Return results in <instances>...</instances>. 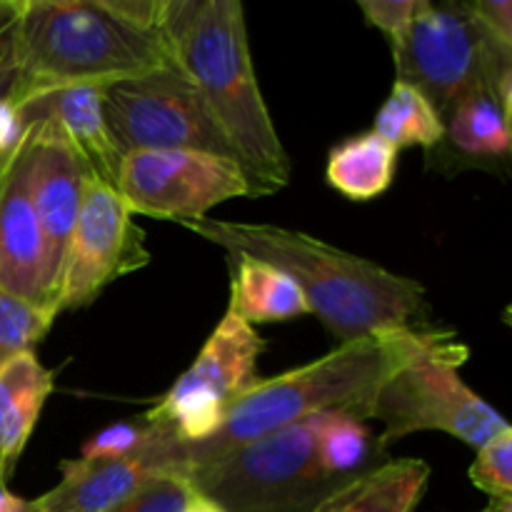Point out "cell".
Listing matches in <instances>:
<instances>
[{
    "instance_id": "cell-23",
    "label": "cell",
    "mask_w": 512,
    "mask_h": 512,
    "mask_svg": "<svg viewBox=\"0 0 512 512\" xmlns=\"http://www.w3.org/2000/svg\"><path fill=\"white\" fill-rule=\"evenodd\" d=\"M55 320V308L25 303L0 290V368L18 355L33 353Z\"/></svg>"
},
{
    "instance_id": "cell-9",
    "label": "cell",
    "mask_w": 512,
    "mask_h": 512,
    "mask_svg": "<svg viewBox=\"0 0 512 512\" xmlns=\"http://www.w3.org/2000/svg\"><path fill=\"white\" fill-rule=\"evenodd\" d=\"M263 353L265 340L258 330L228 308L193 365L140 418L180 445L205 443L218 433L235 400L258 380Z\"/></svg>"
},
{
    "instance_id": "cell-31",
    "label": "cell",
    "mask_w": 512,
    "mask_h": 512,
    "mask_svg": "<svg viewBox=\"0 0 512 512\" xmlns=\"http://www.w3.org/2000/svg\"><path fill=\"white\" fill-rule=\"evenodd\" d=\"M25 505H28V500L18 498L5 485H0V512H25Z\"/></svg>"
},
{
    "instance_id": "cell-21",
    "label": "cell",
    "mask_w": 512,
    "mask_h": 512,
    "mask_svg": "<svg viewBox=\"0 0 512 512\" xmlns=\"http://www.w3.org/2000/svg\"><path fill=\"white\" fill-rule=\"evenodd\" d=\"M385 450L363 418L345 410L323 413L318 430V463L335 483H350L385 463Z\"/></svg>"
},
{
    "instance_id": "cell-19",
    "label": "cell",
    "mask_w": 512,
    "mask_h": 512,
    "mask_svg": "<svg viewBox=\"0 0 512 512\" xmlns=\"http://www.w3.org/2000/svg\"><path fill=\"white\" fill-rule=\"evenodd\" d=\"M398 170V150L383 138L368 133L340 140L328 153L325 180L353 203H368L388 193Z\"/></svg>"
},
{
    "instance_id": "cell-8",
    "label": "cell",
    "mask_w": 512,
    "mask_h": 512,
    "mask_svg": "<svg viewBox=\"0 0 512 512\" xmlns=\"http://www.w3.org/2000/svg\"><path fill=\"white\" fill-rule=\"evenodd\" d=\"M103 115L120 155L130 150H200L238 160L200 90L178 65L105 85Z\"/></svg>"
},
{
    "instance_id": "cell-3",
    "label": "cell",
    "mask_w": 512,
    "mask_h": 512,
    "mask_svg": "<svg viewBox=\"0 0 512 512\" xmlns=\"http://www.w3.org/2000/svg\"><path fill=\"white\" fill-rule=\"evenodd\" d=\"M163 38L233 145L255 198L290 183V158L268 113L240 0H168Z\"/></svg>"
},
{
    "instance_id": "cell-25",
    "label": "cell",
    "mask_w": 512,
    "mask_h": 512,
    "mask_svg": "<svg viewBox=\"0 0 512 512\" xmlns=\"http://www.w3.org/2000/svg\"><path fill=\"white\" fill-rule=\"evenodd\" d=\"M158 430L153 425L145 423L143 418L133 420V423H118L110 428L95 433L88 443L83 445L80 458L85 460H120L135 455L143 450L150 440L155 438Z\"/></svg>"
},
{
    "instance_id": "cell-33",
    "label": "cell",
    "mask_w": 512,
    "mask_h": 512,
    "mask_svg": "<svg viewBox=\"0 0 512 512\" xmlns=\"http://www.w3.org/2000/svg\"><path fill=\"white\" fill-rule=\"evenodd\" d=\"M25 512H40L38 505L33 503V500H28V505H25Z\"/></svg>"
},
{
    "instance_id": "cell-12",
    "label": "cell",
    "mask_w": 512,
    "mask_h": 512,
    "mask_svg": "<svg viewBox=\"0 0 512 512\" xmlns=\"http://www.w3.org/2000/svg\"><path fill=\"white\" fill-rule=\"evenodd\" d=\"M25 115L30 120L28 138L23 145L25 188L43 233L48 263L55 278V293H58L65 248L78 218L80 190L90 173L85 170L83 160L65 143L58 128L28 100H25Z\"/></svg>"
},
{
    "instance_id": "cell-32",
    "label": "cell",
    "mask_w": 512,
    "mask_h": 512,
    "mask_svg": "<svg viewBox=\"0 0 512 512\" xmlns=\"http://www.w3.org/2000/svg\"><path fill=\"white\" fill-rule=\"evenodd\" d=\"M480 512H512V500H498L490 498L488 505H485Z\"/></svg>"
},
{
    "instance_id": "cell-14",
    "label": "cell",
    "mask_w": 512,
    "mask_h": 512,
    "mask_svg": "<svg viewBox=\"0 0 512 512\" xmlns=\"http://www.w3.org/2000/svg\"><path fill=\"white\" fill-rule=\"evenodd\" d=\"M23 145L0 173V290L25 303L55 308V278L25 188Z\"/></svg>"
},
{
    "instance_id": "cell-7",
    "label": "cell",
    "mask_w": 512,
    "mask_h": 512,
    "mask_svg": "<svg viewBox=\"0 0 512 512\" xmlns=\"http://www.w3.org/2000/svg\"><path fill=\"white\" fill-rule=\"evenodd\" d=\"M465 358L468 348L453 335L380 385L368 415V420L383 425L380 448L388 450L413 433L438 430L478 450L510 428L508 420L460 378Z\"/></svg>"
},
{
    "instance_id": "cell-16",
    "label": "cell",
    "mask_w": 512,
    "mask_h": 512,
    "mask_svg": "<svg viewBox=\"0 0 512 512\" xmlns=\"http://www.w3.org/2000/svg\"><path fill=\"white\" fill-rule=\"evenodd\" d=\"M53 388V373L35 353L18 355L0 368V485L15 473Z\"/></svg>"
},
{
    "instance_id": "cell-1",
    "label": "cell",
    "mask_w": 512,
    "mask_h": 512,
    "mask_svg": "<svg viewBox=\"0 0 512 512\" xmlns=\"http://www.w3.org/2000/svg\"><path fill=\"white\" fill-rule=\"evenodd\" d=\"M183 228L223 248L230 258L248 255L285 270L338 345L378 330L428 325V300L418 280L390 273L308 233L213 218L190 220Z\"/></svg>"
},
{
    "instance_id": "cell-18",
    "label": "cell",
    "mask_w": 512,
    "mask_h": 512,
    "mask_svg": "<svg viewBox=\"0 0 512 512\" xmlns=\"http://www.w3.org/2000/svg\"><path fill=\"white\" fill-rule=\"evenodd\" d=\"M230 265L233 273L228 308L248 325L255 328L263 323H285L310 315L303 290L285 270L248 255H233Z\"/></svg>"
},
{
    "instance_id": "cell-5",
    "label": "cell",
    "mask_w": 512,
    "mask_h": 512,
    "mask_svg": "<svg viewBox=\"0 0 512 512\" xmlns=\"http://www.w3.org/2000/svg\"><path fill=\"white\" fill-rule=\"evenodd\" d=\"M320 420L323 413L193 465L185 480L225 512H310L345 485L318 463Z\"/></svg>"
},
{
    "instance_id": "cell-13",
    "label": "cell",
    "mask_w": 512,
    "mask_h": 512,
    "mask_svg": "<svg viewBox=\"0 0 512 512\" xmlns=\"http://www.w3.org/2000/svg\"><path fill=\"white\" fill-rule=\"evenodd\" d=\"M168 473H185L183 453L178 440L158 430L143 450L128 458L63 460L60 483L33 503L40 512H110Z\"/></svg>"
},
{
    "instance_id": "cell-20",
    "label": "cell",
    "mask_w": 512,
    "mask_h": 512,
    "mask_svg": "<svg viewBox=\"0 0 512 512\" xmlns=\"http://www.w3.org/2000/svg\"><path fill=\"white\" fill-rule=\"evenodd\" d=\"M510 115L485 90L460 100L445 118V138L463 158L473 163H503L510 155Z\"/></svg>"
},
{
    "instance_id": "cell-30",
    "label": "cell",
    "mask_w": 512,
    "mask_h": 512,
    "mask_svg": "<svg viewBox=\"0 0 512 512\" xmlns=\"http://www.w3.org/2000/svg\"><path fill=\"white\" fill-rule=\"evenodd\" d=\"M183 512H225V510L220 508L215 500L205 498V495L195 493V490H193V493H190V498H188V503H185Z\"/></svg>"
},
{
    "instance_id": "cell-22",
    "label": "cell",
    "mask_w": 512,
    "mask_h": 512,
    "mask_svg": "<svg viewBox=\"0 0 512 512\" xmlns=\"http://www.w3.org/2000/svg\"><path fill=\"white\" fill-rule=\"evenodd\" d=\"M373 133L398 153L403 148H423L433 153L445 138V123L418 88L395 80L388 100L375 115Z\"/></svg>"
},
{
    "instance_id": "cell-27",
    "label": "cell",
    "mask_w": 512,
    "mask_h": 512,
    "mask_svg": "<svg viewBox=\"0 0 512 512\" xmlns=\"http://www.w3.org/2000/svg\"><path fill=\"white\" fill-rule=\"evenodd\" d=\"M190 493L193 488L188 485L185 475L168 473L155 478L140 493H135L133 498L110 512H183Z\"/></svg>"
},
{
    "instance_id": "cell-15",
    "label": "cell",
    "mask_w": 512,
    "mask_h": 512,
    "mask_svg": "<svg viewBox=\"0 0 512 512\" xmlns=\"http://www.w3.org/2000/svg\"><path fill=\"white\" fill-rule=\"evenodd\" d=\"M103 88L105 85H65L33 95L28 103L58 128L65 143L83 160L90 178L115 188L120 153L105 123Z\"/></svg>"
},
{
    "instance_id": "cell-28",
    "label": "cell",
    "mask_w": 512,
    "mask_h": 512,
    "mask_svg": "<svg viewBox=\"0 0 512 512\" xmlns=\"http://www.w3.org/2000/svg\"><path fill=\"white\" fill-rule=\"evenodd\" d=\"M365 23L378 28L390 45L408 30V25L428 8V0H360Z\"/></svg>"
},
{
    "instance_id": "cell-29",
    "label": "cell",
    "mask_w": 512,
    "mask_h": 512,
    "mask_svg": "<svg viewBox=\"0 0 512 512\" xmlns=\"http://www.w3.org/2000/svg\"><path fill=\"white\" fill-rule=\"evenodd\" d=\"M470 15L475 23L495 38L498 43L510 45L512 48V3L510 0H470Z\"/></svg>"
},
{
    "instance_id": "cell-4",
    "label": "cell",
    "mask_w": 512,
    "mask_h": 512,
    "mask_svg": "<svg viewBox=\"0 0 512 512\" xmlns=\"http://www.w3.org/2000/svg\"><path fill=\"white\" fill-rule=\"evenodd\" d=\"M18 58L28 98L175 65L163 35L130 23L113 0H20Z\"/></svg>"
},
{
    "instance_id": "cell-26",
    "label": "cell",
    "mask_w": 512,
    "mask_h": 512,
    "mask_svg": "<svg viewBox=\"0 0 512 512\" xmlns=\"http://www.w3.org/2000/svg\"><path fill=\"white\" fill-rule=\"evenodd\" d=\"M18 15L20 0H0V98L23 95L28 100L18 58Z\"/></svg>"
},
{
    "instance_id": "cell-6",
    "label": "cell",
    "mask_w": 512,
    "mask_h": 512,
    "mask_svg": "<svg viewBox=\"0 0 512 512\" xmlns=\"http://www.w3.org/2000/svg\"><path fill=\"white\" fill-rule=\"evenodd\" d=\"M390 50L398 80L418 88L443 123L478 90L493 95L510 115L512 48L490 38L465 3H428Z\"/></svg>"
},
{
    "instance_id": "cell-24",
    "label": "cell",
    "mask_w": 512,
    "mask_h": 512,
    "mask_svg": "<svg viewBox=\"0 0 512 512\" xmlns=\"http://www.w3.org/2000/svg\"><path fill=\"white\" fill-rule=\"evenodd\" d=\"M468 478L488 498L512 500V428L480 445Z\"/></svg>"
},
{
    "instance_id": "cell-2",
    "label": "cell",
    "mask_w": 512,
    "mask_h": 512,
    "mask_svg": "<svg viewBox=\"0 0 512 512\" xmlns=\"http://www.w3.org/2000/svg\"><path fill=\"white\" fill-rule=\"evenodd\" d=\"M448 338H453L450 330L433 325L378 330L353 343L335 345L313 363L268 380L258 378L235 400L213 438L200 445H180L185 470L320 413L345 410L368 423L370 403L380 385Z\"/></svg>"
},
{
    "instance_id": "cell-10",
    "label": "cell",
    "mask_w": 512,
    "mask_h": 512,
    "mask_svg": "<svg viewBox=\"0 0 512 512\" xmlns=\"http://www.w3.org/2000/svg\"><path fill=\"white\" fill-rule=\"evenodd\" d=\"M115 190L133 215L178 225L208 218L225 200L255 198L238 160L200 150H130L120 155Z\"/></svg>"
},
{
    "instance_id": "cell-11",
    "label": "cell",
    "mask_w": 512,
    "mask_h": 512,
    "mask_svg": "<svg viewBox=\"0 0 512 512\" xmlns=\"http://www.w3.org/2000/svg\"><path fill=\"white\" fill-rule=\"evenodd\" d=\"M148 263L145 230L135 223L118 190L88 175L60 268L55 293L58 315L85 308L98 300L108 285Z\"/></svg>"
},
{
    "instance_id": "cell-17",
    "label": "cell",
    "mask_w": 512,
    "mask_h": 512,
    "mask_svg": "<svg viewBox=\"0 0 512 512\" xmlns=\"http://www.w3.org/2000/svg\"><path fill=\"white\" fill-rule=\"evenodd\" d=\"M420 458L385 460L360 478L340 485L310 512H415L430 483Z\"/></svg>"
}]
</instances>
